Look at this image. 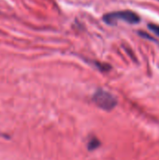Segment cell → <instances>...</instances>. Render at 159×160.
I'll use <instances>...</instances> for the list:
<instances>
[{"mask_svg":"<svg viewBox=\"0 0 159 160\" xmlns=\"http://www.w3.org/2000/svg\"><path fill=\"white\" fill-rule=\"evenodd\" d=\"M103 20L108 24H114L119 20L125 21L128 23H138L141 21V18L131 10H122L107 13L103 16Z\"/></svg>","mask_w":159,"mask_h":160,"instance_id":"cell-1","label":"cell"},{"mask_svg":"<svg viewBox=\"0 0 159 160\" xmlns=\"http://www.w3.org/2000/svg\"><path fill=\"white\" fill-rule=\"evenodd\" d=\"M93 100L97 106L105 111H112L117 105L116 98L110 92L103 89H98L96 91L93 96Z\"/></svg>","mask_w":159,"mask_h":160,"instance_id":"cell-2","label":"cell"},{"mask_svg":"<svg viewBox=\"0 0 159 160\" xmlns=\"http://www.w3.org/2000/svg\"><path fill=\"white\" fill-rule=\"evenodd\" d=\"M98 145H99V142L96 138H94V139H92L89 142V143H88V149L89 150H94V149L97 148Z\"/></svg>","mask_w":159,"mask_h":160,"instance_id":"cell-3","label":"cell"},{"mask_svg":"<svg viewBox=\"0 0 159 160\" xmlns=\"http://www.w3.org/2000/svg\"><path fill=\"white\" fill-rule=\"evenodd\" d=\"M148 28L152 32H154L155 34H157V36H159V25L155 24V23H150V24H148Z\"/></svg>","mask_w":159,"mask_h":160,"instance_id":"cell-4","label":"cell"},{"mask_svg":"<svg viewBox=\"0 0 159 160\" xmlns=\"http://www.w3.org/2000/svg\"><path fill=\"white\" fill-rule=\"evenodd\" d=\"M158 1H159V0H158Z\"/></svg>","mask_w":159,"mask_h":160,"instance_id":"cell-5","label":"cell"}]
</instances>
